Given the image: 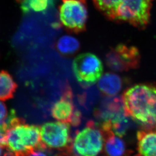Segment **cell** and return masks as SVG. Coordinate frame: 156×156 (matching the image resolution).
Listing matches in <instances>:
<instances>
[{"mask_svg": "<svg viewBox=\"0 0 156 156\" xmlns=\"http://www.w3.org/2000/svg\"><path fill=\"white\" fill-rule=\"evenodd\" d=\"M17 85L12 76L6 71H0V101L12 99Z\"/></svg>", "mask_w": 156, "mask_h": 156, "instance_id": "15", "label": "cell"}, {"mask_svg": "<svg viewBox=\"0 0 156 156\" xmlns=\"http://www.w3.org/2000/svg\"><path fill=\"white\" fill-rule=\"evenodd\" d=\"M72 68L77 80L84 87L95 84L103 73L102 61L92 53H83L77 56L73 61Z\"/></svg>", "mask_w": 156, "mask_h": 156, "instance_id": "6", "label": "cell"}, {"mask_svg": "<svg viewBox=\"0 0 156 156\" xmlns=\"http://www.w3.org/2000/svg\"><path fill=\"white\" fill-rule=\"evenodd\" d=\"M113 97L103 101L95 112L97 117L103 121L112 120L126 114L122 97Z\"/></svg>", "mask_w": 156, "mask_h": 156, "instance_id": "10", "label": "cell"}, {"mask_svg": "<svg viewBox=\"0 0 156 156\" xmlns=\"http://www.w3.org/2000/svg\"><path fill=\"white\" fill-rule=\"evenodd\" d=\"M137 140L139 155L156 156V127L137 131Z\"/></svg>", "mask_w": 156, "mask_h": 156, "instance_id": "12", "label": "cell"}, {"mask_svg": "<svg viewBox=\"0 0 156 156\" xmlns=\"http://www.w3.org/2000/svg\"><path fill=\"white\" fill-rule=\"evenodd\" d=\"M43 144L50 149L71 153L72 141L69 123L63 122H47L41 128Z\"/></svg>", "mask_w": 156, "mask_h": 156, "instance_id": "7", "label": "cell"}, {"mask_svg": "<svg viewBox=\"0 0 156 156\" xmlns=\"http://www.w3.org/2000/svg\"><path fill=\"white\" fill-rule=\"evenodd\" d=\"M103 134L105 151L109 156H123L126 153L125 143L113 132L108 126L101 125Z\"/></svg>", "mask_w": 156, "mask_h": 156, "instance_id": "11", "label": "cell"}, {"mask_svg": "<svg viewBox=\"0 0 156 156\" xmlns=\"http://www.w3.org/2000/svg\"><path fill=\"white\" fill-rule=\"evenodd\" d=\"M56 48L62 54L70 55L77 52L80 48V43L74 37L64 35L58 41Z\"/></svg>", "mask_w": 156, "mask_h": 156, "instance_id": "16", "label": "cell"}, {"mask_svg": "<svg viewBox=\"0 0 156 156\" xmlns=\"http://www.w3.org/2000/svg\"><path fill=\"white\" fill-rule=\"evenodd\" d=\"M76 110L73 103L72 91L68 88L60 99L53 105L51 112L55 119L70 124Z\"/></svg>", "mask_w": 156, "mask_h": 156, "instance_id": "9", "label": "cell"}, {"mask_svg": "<svg viewBox=\"0 0 156 156\" xmlns=\"http://www.w3.org/2000/svg\"><path fill=\"white\" fill-rule=\"evenodd\" d=\"M129 117L126 114L109 120L110 122L111 128L115 135L119 137H123L126 133L129 127Z\"/></svg>", "mask_w": 156, "mask_h": 156, "instance_id": "17", "label": "cell"}, {"mask_svg": "<svg viewBox=\"0 0 156 156\" xmlns=\"http://www.w3.org/2000/svg\"><path fill=\"white\" fill-rule=\"evenodd\" d=\"M40 133L39 127L24 122L11 128L7 133L8 151L5 155H31L35 151H48Z\"/></svg>", "mask_w": 156, "mask_h": 156, "instance_id": "3", "label": "cell"}, {"mask_svg": "<svg viewBox=\"0 0 156 156\" xmlns=\"http://www.w3.org/2000/svg\"><path fill=\"white\" fill-rule=\"evenodd\" d=\"M20 3L24 14L30 12H44L54 7L55 0H16Z\"/></svg>", "mask_w": 156, "mask_h": 156, "instance_id": "14", "label": "cell"}, {"mask_svg": "<svg viewBox=\"0 0 156 156\" xmlns=\"http://www.w3.org/2000/svg\"><path fill=\"white\" fill-rule=\"evenodd\" d=\"M3 147L1 146V145H0V156L1 155H2V154H3Z\"/></svg>", "mask_w": 156, "mask_h": 156, "instance_id": "20", "label": "cell"}, {"mask_svg": "<svg viewBox=\"0 0 156 156\" xmlns=\"http://www.w3.org/2000/svg\"><path fill=\"white\" fill-rule=\"evenodd\" d=\"M94 6L110 20L144 28L150 19L152 0H93Z\"/></svg>", "mask_w": 156, "mask_h": 156, "instance_id": "2", "label": "cell"}, {"mask_svg": "<svg viewBox=\"0 0 156 156\" xmlns=\"http://www.w3.org/2000/svg\"><path fill=\"white\" fill-rule=\"evenodd\" d=\"M122 80L116 74L106 73L98 81V87L106 96H116L122 88Z\"/></svg>", "mask_w": 156, "mask_h": 156, "instance_id": "13", "label": "cell"}, {"mask_svg": "<svg viewBox=\"0 0 156 156\" xmlns=\"http://www.w3.org/2000/svg\"><path fill=\"white\" fill-rule=\"evenodd\" d=\"M104 144L102 130L90 121L85 128L77 133L72 141L71 152L75 155L97 156L102 151Z\"/></svg>", "mask_w": 156, "mask_h": 156, "instance_id": "5", "label": "cell"}, {"mask_svg": "<svg viewBox=\"0 0 156 156\" xmlns=\"http://www.w3.org/2000/svg\"><path fill=\"white\" fill-rule=\"evenodd\" d=\"M105 59L110 69L116 72H123L138 68L140 55L137 48L120 44L111 49Z\"/></svg>", "mask_w": 156, "mask_h": 156, "instance_id": "8", "label": "cell"}, {"mask_svg": "<svg viewBox=\"0 0 156 156\" xmlns=\"http://www.w3.org/2000/svg\"><path fill=\"white\" fill-rule=\"evenodd\" d=\"M7 131L5 129L3 126L0 124V145L4 147L7 146Z\"/></svg>", "mask_w": 156, "mask_h": 156, "instance_id": "18", "label": "cell"}, {"mask_svg": "<svg viewBox=\"0 0 156 156\" xmlns=\"http://www.w3.org/2000/svg\"><path fill=\"white\" fill-rule=\"evenodd\" d=\"M8 112L6 105L4 103L0 101V124L4 121L7 116Z\"/></svg>", "mask_w": 156, "mask_h": 156, "instance_id": "19", "label": "cell"}, {"mask_svg": "<svg viewBox=\"0 0 156 156\" xmlns=\"http://www.w3.org/2000/svg\"><path fill=\"white\" fill-rule=\"evenodd\" d=\"M122 98L127 116L145 128L156 127V86L136 84L126 90Z\"/></svg>", "mask_w": 156, "mask_h": 156, "instance_id": "1", "label": "cell"}, {"mask_svg": "<svg viewBox=\"0 0 156 156\" xmlns=\"http://www.w3.org/2000/svg\"><path fill=\"white\" fill-rule=\"evenodd\" d=\"M87 17V0H62L59 19L67 31L74 34L84 31Z\"/></svg>", "mask_w": 156, "mask_h": 156, "instance_id": "4", "label": "cell"}]
</instances>
